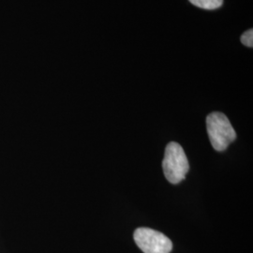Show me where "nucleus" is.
Wrapping results in <instances>:
<instances>
[{
	"label": "nucleus",
	"mask_w": 253,
	"mask_h": 253,
	"mask_svg": "<svg viewBox=\"0 0 253 253\" xmlns=\"http://www.w3.org/2000/svg\"><path fill=\"white\" fill-rule=\"evenodd\" d=\"M207 129L210 143L217 151H224L236 139L235 128L226 116L220 112L208 115Z\"/></svg>",
	"instance_id": "f257e3e1"
},
{
	"label": "nucleus",
	"mask_w": 253,
	"mask_h": 253,
	"mask_svg": "<svg viewBox=\"0 0 253 253\" xmlns=\"http://www.w3.org/2000/svg\"><path fill=\"white\" fill-rule=\"evenodd\" d=\"M163 168L164 175L170 183L178 184L185 179L190 170V164L183 147L178 143L171 142L166 146Z\"/></svg>",
	"instance_id": "f03ea898"
},
{
	"label": "nucleus",
	"mask_w": 253,
	"mask_h": 253,
	"mask_svg": "<svg viewBox=\"0 0 253 253\" xmlns=\"http://www.w3.org/2000/svg\"><path fill=\"white\" fill-rule=\"evenodd\" d=\"M136 245L145 253H170L172 241L163 233L150 228H138L134 232Z\"/></svg>",
	"instance_id": "7ed1b4c3"
},
{
	"label": "nucleus",
	"mask_w": 253,
	"mask_h": 253,
	"mask_svg": "<svg viewBox=\"0 0 253 253\" xmlns=\"http://www.w3.org/2000/svg\"><path fill=\"white\" fill-rule=\"evenodd\" d=\"M190 3L198 8L205 9H216L220 8L223 0H189Z\"/></svg>",
	"instance_id": "20e7f679"
},
{
	"label": "nucleus",
	"mask_w": 253,
	"mask_h": 253,
	"mask_svg": "<svg viewBox=\"0 0 253 253\" xmlns=\"http://www.w3.org/2000/svg\"><path fill=\"white\" fill-rule=\"evenodd\" d=\"M241 42L247 47L253 48V29H249L248 31H246L244 34L240 38Z\"/></svg>",
	"instance_id": "39448f33"
}]
</instances>
